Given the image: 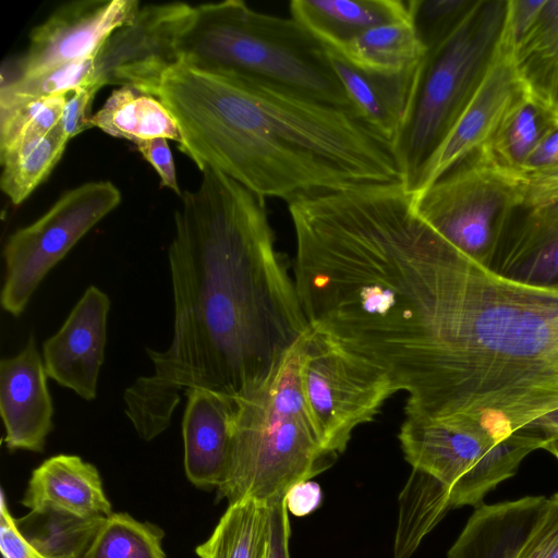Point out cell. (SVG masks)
<instances>
[{
	"label": "cell",
	"instance_id": "1",
	"mask_svg": "<svg viewBox=\"0 0 558 558\" xmlns=\"http://www.w3.org/2000/svg\"><path fill=\"white\" fill-rule=\"evenodd\" d=\"M180 198L168 250L172 340L165 351L146 349L153 373L123 393L145 441L170 426L194 388L232 399L256 390L310 327L263 196L205 168Z\"/></svg>",
	"mask_w": 558,
	"mask_h": 558
},
{
	"label": "cell",
	"instance_id": "2",
	"mask_svg": "<svg viewBox=\"0 0 558 558\" xmlns=\"http://www.w3.org/2000/svg\"><path fill=\"white\" fill-rule=\"evenodd\" d=\"M140 90L168 109L180 151L256 194L288 204L357 186L403 183L391 144L353 110L181 59Z\"/></svg>",
	"mask_w": 558,
	"mask_h": 558
},
{
	"label": "cell",
	"instance_id": "3",
	"mask_svg": "<svg viewBox=\"0 0 558 558\" xmlns=\"http://www.w3.org/2000/svg\"><path fill=\"white\" fill-rule=\"evenodd\" d=\"M177 52L179 59L201 69L353 110L327 49L315 37L294 19L257 12L241 0L195 7Z\"/></svg>",
	"mask_w": 558,
	"mask_h": 558
},
{
	"label": "cell",
	"instance_id": "4",
	"mask_svg": "<svg viewBox=\"0 0 558 558\" xmlns=\"http://www.w3.org/2000/svg\"><path fill=\"white\" fill-rule=\"evenodd\" d=\"M300 340L256 390L235 399L231 462L219 500L253 498L270 506L338 458L324 446L304 400Z\"/></svg>",
	"mask_w": 558,
	"mask_h": 558
},
{
	"label": "cell",
	"instance_id": "5",
	"mask_svg": "<svg viewBox=\"0 0 558 558\" xmlns=\"http://www.w3.org/2000/svg\"><path fill=\"white\" fill-rule=\"evenodd\" d=\"M507 5L508 0H475L457 27L426 50L407 118L391 143L409 193L483 81Z\"/></svg>",
	"mask_w": 558,
	"mask_h": 558
},
{
	"label": "cell",
	"instance_id": "6",
	"mask_svg": "<svg viewBox=\"0 0 558 558\" xmlns=\"http://www.w3.org/2000/svg\"><path fill=\"white\" fill-rule=\"evenodd\" d=\"M398 438L412 468L448 489L452 508L482 505L489 492L517 473L527 454L545 444L543 435L532 428L498 441L465 428L407 416Z\"/></svg>",
	"mask_w": 558,
	"mask_h": 558
},
{
	"label": "cell",
	"instance_id": "7",
	"mask_svg": "<svg viewBox=\"0 0 558 558\" xmlns=\"http://www.w3.org/2000/svg\"><path fill=\"white\" fill-rule=\"evenodd\" d=\"M413 205L439 235L488 267L521 197L513 174L477 150L414 194Z\"/></svg>",
	"mask_w": 558,
	"mask_h": 558
},
{
	"label": "cell",
	"instance_id": "8",
	"mask_svg": "<svg viewBox=\"0 0 558 558\" xmlns=\"http://www.w3.org/2000/svg\"><path fill=\"white\" fill-rule=\"evenodd\" d=\"M300 378L315 428L336 457L353 430L373 421L397 392L380 367L311 326L300 340Z\"/></svg>",
	"mask_w": 558,
	"mask_h": 558
},
{
	"label": "cell",
	"instance_id": "9",
	"mask_svg": "<svg viewBox=\"0 0 558 558\" xmlns=\"http://www.w3.org/2000/svg\"><path fill=\"white\" fill-rule=\"evenodd\" d=\"M121 203L110 181H93L63 193L37 220L17 229L3 248L1 305L19 317L48 272Z\"/></svg>",
	"mask_w": 558,
	"mask_h": 558
},
{
	"label": "cell",
	"instance_id": "10",
	"mask_svg": "<svg viewBox=\"0 0 558 558\" xmlns=\"http://www.w3.org/2000/svg\"><path fill=\"white\" fill-rule=\"evenodd\" d=\"M140 5L137 0H80L59 7L33 28L26 51L4 62L1 83L97 56L116 31L135 19Z\"/></svg>",
	"mask_w": 558,
	"mask_h": 558
},
{
	"label": "cell",
	"instance_id": "11",
	"mask_svg": "<svg viewBox=\"0 0 558 558\" xmlns=\"http://www.w3.org/2000/svg\"><path fill=\"white\" fill-rule=\"evenodd\" d=\"M195 7L182 2L149 4L116 31L96 57V83L136 85L178 61L177 43L190 25Z\"/></svg>",
	"mask_w": 558,
	"mask_h": 558
},
{
	"label": "cell",
	"instance_id": "12",
	"mask_svg": "<svg viewBox=\"0 0 558 558\" xmlns=\"http://www.w3.org/2000/svg\"><path fill=\"white\" fill-rule=\"evenodd\" d=\"M525 94L505 26L483 81L424 169L412 195L425 190L457 163L480 150Z\"/></svg>",
	"mask_w": 558,
	"mask_h": 558
},
{
	"label": "cell",
	"instance_id": "13",
	"mask_svg": "<svg viewBox=\"0 0 558 558\" xmlns=\"http://www.w3.org/2000/svg\"><path fill=\"white\" fill-rule=\"evenodd\" d=\"M110 304L107 293L89 286L60 329L43 344L48 377L87 401L97 396Z\"/></svg>",
	"mask_w": 558,
	"mask_h": 558
},
{
	"label": "cell",
	"instance_id": "14",
	"mask_svg": "<svg viewBox=\"0 0 558 558\" xmlns=\"http://www.w3.org/2000/svg\"><path fill=\"white\" fill-rule=\"evenodd\" d=\"M43 356L29 336L17 354L0 362V412L9 450L43 452L53 429V404Z\"/></svg>",
	"mask_w": 558,
	"mask_h": 558
},
{
	"label": "cell",
	"instance_id": "15",
	"mask_svg": "<svg viewBox=\"0 0 558 558\" xmlns=\"http://www.w3.org/2000/svg\"><path fill=\"white\" fill-rule=\"evenodd\" d=\"M185 396L182 436L186 477L197 488H218L230 468L236 401L203 388Z\"/></svg>",
	"mask_w": 558,
	"mask_h": 558
},
{
	"label": "cell",
	"instance_id": "16",
	"mask_svg": "<svg viewBox=\"0 0 558 558\" xmlns=\"http://www.w3.org/2000/svg\"><path fill=\"white\" fill-rule=\"evenodd\" d=\"M488 268L523 283L558 287V201L519 207Z\"/></svg>",
	"mask_w": 558,
	"mask_h": 558
},
{
	"label": "cell",
	"instance_id": "17",
	"mask_svg": "<svg viewBox=\"0 0 558 558\" xmlns=\"http://www.w3.org/2000/svg\"><path fill=\"white\" fill-rule=\"evenodd\" d=\"M546 501L525 496L475 508L447 558H519Z\"/></svg>",
	"mask_w": 558,
	"mask_h": 558
},
{
	"label": "cell",
	"instance_id": "18",
	"mask_svg": "<svg viewBox=\"0 0 558 558\" xmlns=\"http://www.w3.org/2000/svg\"><path fill=\"white\" fill-rule=\"evenodd\" d=\"M21 502L29 510L53 508L83 518L112 513L98 470L73 454L51 457L36 468Z\"/></svg>",
	"mask_w": 558,
	"mask_h": 558
},
{
	"label": "cell",
	"instance_id": "19",
	"mask_svg": "<svg viewBox=\"0 0 558 558\" xmlns=\"http://www.w3.org/2000/svg\"><path fill=\"white\" fill-rule=\"evenodd\" d=\"M327 52L354 112L391 144L407 118L421 65L398 75H380L355 68L333 50Z\"/></svg>",
	"mask_w": 558,
	"mask_h": 558
},
{
	"label": "cell",
	"instance_id": "20",
	"mask_svg": "<svg viewBox=\"0 0 558 558\" xmlns=\"http://www.w3.org/2000/svg\"><path fill=\"white\" fill-rule=\"evenodd\" d=\"M291 17L326 49L340 50L380 24L411 13L410 0H292Z\"/></svg>",
	"mask_w": 558,
	"mask_h": 558
},
{
	"label": "cell",
	"instance_id": "21",
	"mask_svg": "<svg viewBox=\"0 0 558 558\" xmlns=\"http://www.w3.org/2000/svg\"><path fill=\"white\" fill-rule=\"evenodd\" d=\"M511 45L525 93L558 121V0H545L527 32Z\"/></svg>",
	"mask_w": 558,
	"mask_h": 558
},
{
	"label": "cell",
	"instance_id": "22",
	"mask_svg": "<svg viewBox=\"0 0 558 558\" xmlns=\"http://www.w3.org/2000/svg\"><path fill=\"white\" fill-rule=\"evenodd\" d=\"M333 51L355 68L380 75L413 71L421 65L426 53L411 13L409 16L372 27L340 50Z\"/></svg>",
	"mask_w": 558,
	"mask_h": 558
},
{
	"label": "cell",
	"instance_id": "23",
	"mask_svg": "<svg viewBox=\"0 0 558 558\" xmlns=\"http://www.w3.org/2000/svg\"><path fill=\"white\" fill-rule=\"evenodd\" d=\"M92 125L134 144L158 137L181 142L177 122L161 101L130 85L110 93L93 114Z\"/></svg>",
	"mask_w": 558,
	"mask_h": 558
},
{
	"label": "cell",
	"instance_id": "24",
	"mask_svg": "<svg viewBox=\"0 0 558 558\" xmlns=\"http://www.w3.org/2000/svg\"><path fill=\"white\" fill-rule=\"evenodd\" d=\"M269 506L253 498L229 504L210 537L196 547L199 558H269Z\"/></svg>",
	"mask_w": 558,
	"mask_h": 558
},
{
	"label": "cell",
	"instance_id": "25",
	"mask_svg": "<svg viewBox=\"0 0 558 558\" xmlns=\"http://www.w3.org/2000/svg\"><path fill=\"white\" fill-rule=\"evenodd\" d=\"M557 123L546 108L525 94L480 151L497 168L519 172L541 140Z\"/></svg>",
	"mask_w": 558,
	"mask_h": 558
},
{
	"label": "cell",
	"instance_id": "26",
	"mask_svg": "<svg viewBox=\"0 0 558 558\" xmlns=\"http://www.w3.org/2000/svg\"><path fill=\"white\" fill-rule=\"evenodd\" d=\"M451 509L448 489L429 474L413 469L399 496L393 557L410 558Z\"/></svg>",
	"mask_w": 558,
	"mask_h": 558
},
{
	"label": "cell",
	"instance_id": "27",
	"mask_svg": "<svg viewBox=\"0 0 558 558\" xmlns=\"http://www.w3.org/2000/svg\"><path fill=\"white\" fill-rule=\"evenodd\" d=\"M105 518H83L53 508L15 519L23 537L46 558H84Z\"/></svg>",
	"mask_w": 558,
	"mask_h": 558
},
{
	"label": "cell",
	"instance_id": "28",
	"mask_svg": "<svg viewBox=\"0 0 558 558\" xmlns=\"http://www.w3.org/2000/svg\"><path fill=\"white\" fill-rule=\"evenodd\" d=\"M68 143L58 123L41 140L0 162V186L13 205L22 204L47 179Z\"/></svg>",
	"mask_w": 558,
	"mask_h": 558
},
{
	"label": "cell",
	"instance_id": "29",
	"mask_svg": "<svg viewBox=\"0 0 558 558\" xmlns=\"http://www.w3.org/2000/svg\"><path fill=\"white\" fill-rule=\"evenodd\" d=\"M163 531L124 512L106 517L84 558H166Z\"/></svg>",
	"mask_w": 558,
	"mask_h": 558
},
{
	"label": "cell",
	"instance_id": "30",
	"mask_svg": "<svg viewBox=\"0 0 558 558\" xmlns=\"http://www.w3.org/2000/svg\"><path fill=\"white\" fill-rule=\"evenodd\" d=\"M69 93L0 107V162L41 140L59 123Z\"/></svg>",
	"mask_w": 558,
	"mask_h": 558
},
{
	"label": "cell",
	"instance_id": "31",
	"mask_svg": "<svg viewBox=\"0 0 558 558\" xmlns=\"http://www.w3.org/2000/svg\"><path fill=\"white\" fill-rule=\"evenodd\" d=\"M96 57L66 63L33 76L2 82L0 107L47 99L96 83Z\"/></svg>",
	"mask_w": 558,
	"mask_h": 558
},
{
	"label": "cell",
	"instance_id": "32",
	"mask_svg": "<svg viewBox=\"0 0 558 558\" xmlns=\"http://www.w3.org/2000/svg\"><path fill=\"white\" fill-rule=\"evenodd\" d=\"M475 0H410L411 17L425 50L445 39Z\"/></svg>",
	"mask_w": 558,
	"mask_h": 558
},
{
	"label": "cell",
	"instance_id": "33",
	"mask_svg": "<svg viewBox=\"0 0 558 558\" xmlns=\"http://www.w3.org/2000/svg\"><path fill=\"white\" fill-rule=\"evenodd\" d=\"M519 558H558V493L546 498Z\"/></svg>",
	"mask_w": 558,
	"mask_h": 558
},
{
	"label": "cell",
	"instance_id": "34",
	"mask_svg": "<svg viewBox=\"0 0 558 558\" xmlns=\"http://www.w3.org/2000/svg\"><path fill=\"white\" fill-rule=\"evenodd\" d=\"M101 87L97 83H92L69 93L59 121L69 141L93 128L92 118L94 113H92V107L95 96Z\"/></svg>",
	"mask_w": 558,
	"mask_h": 558
},
{
	"label": "cell",
	"instance_id": "35",
	"mask_svg": "<svg viewBox=\"0 0 558 558\" xmlns=\"http://www.w3.org/2000/svg\"><path fill=\"white\" fill-rule=\"evenodd\" d=\"M521 197L520 207L558 201V167L513 173Z\"/></svg>",
	"mask_w": 558,
	"mask_h": 558
},
{
	"label": "cell",
	"instance_id": "36",
	"mask_svg": "<svg viewBox=\"0 0 558 558\" xmlns=\"http://www.w3.org/2000/svg\"><path fill=\"white\" fill-rule=\"evenodd\" d=\"M135 146L143 158L155 169L161 185L172 190L181 197L182 192L178 183L175 165L168 140L162 137L145 140L135 143Z\"/></svg>",
	"mask_w": 558,
	"mask_h": 558
},
{
	"label": "cell",
	"instance_id": "37",
	"mask_svg": "<svg viewBox=\"0 0 558 558\" xmlns=\"http://www.w3.org/2000/svg\"><path fill=\"white\" fill-rule=\"evenodd\" d=\"M0 549L3 558H46L20 533L3 494L0 504Z\"/></svg>",
	"mask_w": 558,
	"mask_h": 558
},
{
	"label": "cell",
	"instance_id": "38",
	"mask_svg": "<svg viewBox=\"0 0 558 558\" xmlns=\"http://www.w3.org/2000/svg\"><path fill=\"white\" fill-rule=\"evenodd\" d=\"M270 551L269 558H290L289 539L291 534L286 499L269 506Z\"/></svg>",
	"mask_w": 558,
	"mask_h": 558
},
{
	"label": "cell",
	"instance_id": "39",
	"mask_svg": "<svg viewBox=\"0 0 558 558\" xmlns=\"http://www.w3.org/2000/svg\"><path fill=\"white\" fill-rule=\"evenodd\" d=\"M323 500L320 486L313 481L294 485L286 496L288 512L295 517H305L316 510Z\"/></svg>",
	"mask_w": 558,
	"mask_h": 558
},
{
	"label": "cell",
	"instance_id": "40",
	"mask_svg": "<svg viewBox=\"0 0 558 558\" xmlns=\"http://www.w3.org/2000/svg\"><path fill=\"white\" fill-rule=\"evenodd\" d=\"M556 167H558V123L545 134L519 172Z\"/></svg>",
	"mask_w": 558,
	"mask_h": 558
},
{
	"label": "cell",
	"instance_id": "41",
	"mask_svg": "<svg viewBox=\"0 0 558 558\" xmlns=\"http://www.w3.org/2000/svg\"><path fill=\"white\" fill-rule=\"evenodd\" d=\"M532 429L538 430L543 435L545 442L550 439L558 438V412L544 417Z\"/></svg>",
	"mask_w": 558,
	"mask_h": 558
},
{
	"label": "cell",
	"instance_id": "42",
	"mask_svg": "<svg viewBox=\"0 0 558 558\" xmlns=\"http://www.w3.org/2000/svg\"><path fill=\"white\" fill-rule=\"evenodd\" d=\"M542 449L548 451L554 457H556V459L558 460V438H554V439L546 441L543 445Z\"/></svg>",
	"mask_w": 558,
	"mask_h": 558
}]
</instances>
